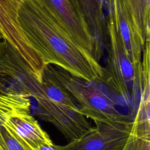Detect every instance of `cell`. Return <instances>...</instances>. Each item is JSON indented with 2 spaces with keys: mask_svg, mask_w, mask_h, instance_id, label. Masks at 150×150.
Wrapping results in <instances>:
<instances>
[{
  "mask_svg": "<svg viewBox=\"0 0 150 150\" xmlns=\"http://www.w3.org/2000/svg\"><path fill=\"white\" fill-rule=\"evenodd\" d=\"M20 26L44 66L59 67L87 82L101 81L103 66L69 36L38 0H23Z\"/></svg>",
  "mask_w": 150,
  "mask_h": 150,
  "instance_id": "cell-1",
  "label": "cell"
},
{
  "mask_svg": "<svg viewBox=\"0 0 150 150\" xmlns=\"http://www.w3.org/2000/svg\"><path fill=\"white\" fill-rule=\"evenodd\" d=\"M23 91L36 101L37 115L54 125L69 142L80 138L93 129L72 98L44 74L42 80L30 74Z\"/></svg>",
  "mask_w": 150,
  "mask_h": 150,
  "instance_id": "cell-2",
  "label": "cell"
},
{
  "mask_svg": "<svg viewBox=\"0 0 150 150\" xmlns=\"http://www.w3.org/2000/svg\"><path fill=\"white\" fill-rule=\"evenodd\" d=\"M106 18L108 55L106 66L103 67L101 81L120 96L130 109L133 121L142 91L141 67L137 69L126 54L111 14Z\"/></svg>",
  "mask_w": 150,
  "mask_h": 150,
  "instance_id": "cell-3",
  "label": "cell"
},
{
  "mask_svg": "<svg viewBox=\"0 0 150 150\" xmlns=\"http://www.w3.org/2000/svg\"><path fill=\"white\" fill-rule=\"evenodd\" d=\"M44 76L63 88L79 103L81 112L94 122L131 121L118 110L113 97L94 82H87L51 64L45 66Z\"/></svg>",
  "mask_w": 150,
  "mask_h": 150,
  "instance_id": "cell-4",
  "label": "cell"
},
{
  "mask_svg": "<svg viewBox=\"0 0 150 150\" xmlns=\"http://www.w3.org/2000/svg\"><path fill=\"white\" fill-rule=\"evenodd\" d=\"M96 128L79 139L65 145H57L58 150H124L131 135L132 122L96 121Z\"/></svg>",
  "mask_w": 150,
  "mask_h": 150,
  "instance_id": "cell-5",
  "label": "cell"
},
{
  "mask_svg": "<svg viewBox=\"0 0 150 150\" xmlns=\"http://www.w3.org/2000/svg\"><path fill=\"white\" fill-rule=\"evenodd\" d=\"M71 39L93 57L94 42L79 0H38Z\"/></svg>",
  "mask_w": 150,
  "mask_h": 150,
  "instance_id": "cell-6",
  "label": "cell"
},
{
  "mask_svg": "<svg viewBox=\"0 0 150 150\" xmlns=\"http://www.w3.org/2000/svg\"><path fill=\"white\" fill-rule=\"evenodd\" d=\"M105 8L112 15L124 51L133 65L141 67L145 42L125 0H104Z\"/></svg>",
  "mask_w": 150,
  "mask_h": 150,
  "instance_id": "cell-7",
  "label": "cell"
},
{
  "mask_svg": "<svg viewBox=\"0 0 150 150\" xmlns=\"http://www.w3.org/2000/svg\"><path fill=\"white\" fill-rule=\"evenodd\" d=\"M95 45L103 46L107 39L104 0H79Z\"/></svg>",
  "mask_w": 150,
  "mask_h": 150,
  "instance_id": "cell-8",
  "label": "cell"
},
{
  "mask_svg": "<svg viewBox=\"0 0 150 150\" xmlns=\"http://www.w3.org/2000/svg\"><path fill=\"white\" fill-rule=\"evenodd\" d=\"M149 79V73L142 74V91L131 127V135L137 139L150 140Z\"/></svg>",
  "mask_w": 150,
  "mask_h": 150,
  "instance_id": "cell-9",
  "label": "cell"
},
{
  "mask_svg": "<svg viewBox=\"0 0 150 150\" xmlns=\"http://www.w3.org/2000/svg\"><path fill=\"white\" fill-rule=\"evenodd\" d=\"M23 0H0V34H11L20 29L19 13Z\"/></svg>",
  "mask_w": 150,
  "mask_h": 150,
  "instance_id": "cell-10",
  "label": "cell"
},
{
  "mask_svg": "<svg viewBox=\"0 0 150 150\" xmlns=\"http://www.w3.org/2000/svg\"><path fill=\"white\" fill-rule=\"evenodd\" d=\"M144 42L150 35V0H125Z\"/></svg>",
  "mask_w": 150,
  "mask_h": 150,
  "instance_id": "cell-11",
  "label": "cell"
},
{
  "mask_svg": "<svg viewBox=\"0 0 150 150\" xmlns=\"http://www.w3.org/2000/svg\"><path fill=\"white\" fill-rule=\"evenodd\" d=\"M0 148L1 150H33L22 142L14 131L7 123L1 105V99Z\"/></svg>",
  "mask_w": 150,
  "mask_h": 150,
  "instance_id": "cell-12",
  "label": "cell"
},
{
  "mask_svg": "<svg viewBox=\"0 0 150 150\" xmlns=\"http://www.w3.org/2000/svg\"><path fill=\"white\" fill-rule=\"evenodd\" d=\"M135 150H150V140L135 138Z\"/></svg>",
  "mask_w": 150,
  "mask_h": 150,
  "instance_id": "cell-13",
  "label": "cell"
},
{
  "mask_svg": "<svg viewBox=\"0 0 150 150\" xmlns=\"http://www.w3.org/2000/svg\"><path fill=\"white\" fill-rule=\"evenodd\" d=\"M135 137L131 135L124 150H135Z\"/></svg>",
  "mask_w": 150,
  "mask_h": 150,
  "instance_id": "cell-14",
  "label": "cell"
},
{
  "mask_svg": "<svg viewBox=\"0 0 150 150\" xmlns=\"http://www.w3.org/2000/svg\"><path fill=\"white\" fill-rule=\"evenodd\" d=\"M1 37H0V40H1Z\"/></svg>",
  "mask_w": 150,
  "mask_h": 150,
  "instance_id": "cell-15",
  "label": "cell"
},
{
  "mask_svg": "<svg viewBox=\"0 0 150 150\" xmlns=\"http://www.w3.org/2000/svg\"><path fill=\"white\" fill-rule=\"evenodd\" d=\"M0 150H1V148H0Z\"/></svg>",
  "mask_w": 150,
  "mask_h": 150,
  "instance_id": "cell-16",
  "label": "cell"
}]
</instances>
